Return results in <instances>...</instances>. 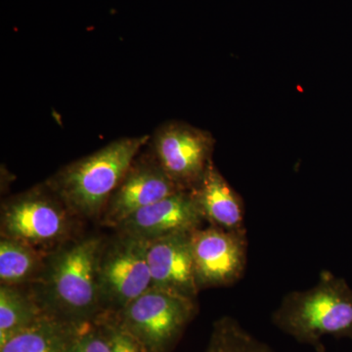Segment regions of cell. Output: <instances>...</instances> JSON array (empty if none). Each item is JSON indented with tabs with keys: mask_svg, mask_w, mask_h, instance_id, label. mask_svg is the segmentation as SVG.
<instances>
[{
	"mask_svg": "<svg viewBox=\"0 0 352 352\" xmlns=\"http://www.w3.org/2000/svg\"><path fill=\"white\" fill-rule=\"evenodd\" d=\"M104 242L97 234L78 235L48 254L43 274L30 286L48 314L82 324L103 312L98 264Z\"/></svg>",
	"mask_w": 352,
	"mask_h": 352,
	"instance_id": "cell-1",
	"label": "cell"
},
{
	"mask_svg": "<svg viewBox=\"0 0 352 352\" xmlns=\"http://www.w3.org/2000/svg\"><path fill=\"white\" fill-rule=\"evenodd\" d=\"M273 325L315 352H326L322 339L352 340V289L323 270L310 289L287 294L271 316Z\"/></svg>",
	"mask_w": 352,
	"mask_h": 352,
	"instance_id": "cell-2",
	"label": "cell"
},
{
	"mask_svg": "<svg viewBox=\"0 0 352 352\" xmlns=\"http://www.w3.org/2000/svg\"><path fill=\"white\" fill-rule=\"evenodd\" d=\"M149 135L113 141L94 154L67 164L46 182L80 220H99Z\"/></svg>",
	"mask_w": 352,
	"mask_h": 352,
	"instance_id": "cell-3",
	"label": "cell"
},
{
	"mask_svg": "<svg viewBox=\"0 0 352 352\" xmlns=\"http://www.w3.org/2000/svg\"><path fill=\"white\" fill-rule=\"evenodd\" d=\"M1 237L50 254L78 235L80 219L46 183L2 204Z\"/></svg>",
	"mask_w": 352,
	"mask_h": 352,
	"instance_id": "cell-4",
	"label": "cell"
},
{
	"mask_svg": "<svg viewBox=\"0 0 352 352\" xmlns=\"http://www.w3.org/2000/svg\"><path fill=\"white\" fill-rule=\"evenodd\" d=\"M197 300L150 288L117 312L144 352H173L198 314Z\"/></svg>",
	"mask_w": 352,
	"mask_h": 352,
	"instance_id": "cell-5",
	"label": "cell"
},
{
	"mask_svg": "<svg viewBox=\"0 0 352 352\" xmlns=\"http://www.w3.org/2000/svg\"><path fill=\"white\" fill-rule=\"evenodd\" d=\"M147 241L116 232L102 247L98 285L103 312H119L151 288Z\"/></svg>",
	"mask_w": 352,
	"mask_h": 352,
	"instance_id": "cell-6",
	"label": "cell"
},
{
	"mask_svg": "<svg viewBox=\"0 0 352 352\" xmlns=\"http://www.w3.org/2000/svg\"><path fill=\"white\" fill-rule=\"evenodd\" d=\"M214 144L208 132L184 122H170L155 132L153 155L177 186L193 190L212 162Z\"/></svg>",
	"mask_w": 352,
	"mask_h": 352,
	"instance_id": "cell-7",
	"label": "cell"
},
{
	"mask_svg": "<svg viewBox=\"0 0 352 352\" xmlns=\"http://www.w3.org/2000/svg\"><path fill=\"white\" fill-rule=\"evenodd\" d=\"M192 254L198 288L228 287L237 283L247 266V232L214 226L191 233Z\"/></svg>",
	"mask_w": 352,
	"mask_h": 352,
	"instance_id": "cell-8",
	"label": "cell"
},
{
	"mask_svg": "<svg viewBox=\"0 0 352 352\" xmlns=\"http://www.w3.org/2000/svg\"><path fill=\"white\" fill-rule=\"evenodd\" d=\"M179 191L153 153L136 157L106 204L99 223L115 230L138 210Z\"/></svg>",
	"mask_w": 352,
	"mask_h": 352,
	"instance_id": "cell-9",
	"label": "cell"
},
{
	"mask_svg": "<svg viewBox=\"0 0 352 352\" xmlns=\"http://www.w3.org/2000/svg\"><path fill=\"white\" fill-rule=\"evenodd\" d=\"M204 222L193 190H182L138 210L115 231L151 242L175 234L193 232L203 227Z\"/></svg>",
	"mask_w": 352,
	"mask_h": 352,
	"instance_id": "cell-10",
	"label": "cell"
},
{
	"mask_svg": "<svg viewBox=\"0 0 352 352\" xmlns=\"http://www.w3.org/2000/svg\"><path fill=\"white\" fill-rule=\"evenodd\" d=\"M191 233L175 234L149 242L148 265L153 288L197 300L200 289L194 270Z\"/></svg>",
	"mask_w": 352,
	"mask_h": 352,
	"instance_id": "cell-11",
	"label": "cell"
},
{
	"mask_svg": "<svg viewBox=\"0 0 352 352\" xmlns=\"http://www.w3.org/2000/svg\"><path fill=\"white\" fill-rule=\"evenodd\" d=\"M193 191L204 219L210 226L232 232H247L242 198L212 162Z\"/></svg>",
	"mask_w": 352,
	"mask_h": 352,
	"instance_id": "cell-12",
	"label": "cell"
},
{
	"mask_svg": "<svg viewBox=\"0 0 352 352\" xmlns=\"http://www.w3.org/2000/svg\"><path fill=\"white\" fill-rule=\"evenodd\" d=\"M80 325L46 314L0 346V352H68Z\"/></svg>",
	"mask_w": 352,
	"mask_h": 352,
	"instance_id": "cell-13",
	"label": "cell"
},
{
	"mask_svg": "<svg viewBox=\"0 0 352 352\" xmlns=\"http://www.w3.org/2000/svg\"><path fill=\"white\" fill-rule=\"evenodd\" d=\"M48 314L31 287L0 286V346Z\"/></svg>",
	"mask_w": 352,
	"mask_h": 352,
	"instance_id": "cell-14",
	"label": "cell"
},
{
	"mask_svg": "<svg viewBox=\"0 0 352 352\" xmlns=\"http://www.w3.org/2000/svg\"><path fill=\"white\" fill-rule=\"evenodd\" d=\"M48 254L20 241L0 240V284L30 287L38 281Z\"/></svg>",
	"mask_w": 352,
	"mask_h": 352,
	"instance_id": "cell-15",
	"label": "cell"
},
{
	"mask_svg": "<svg viewBox=\"0 0 352 352\" xmlns=\"http://www.w3.org/2000/svg\"><path fill=\"white\" fill-rule=\"evenodd\" d=\"M205 352H277L231 316L217 319L212 325V333Z\"/></svg>",
	"mask_w": 352,
	"mask_h": 352,
	"instance_id": "cell-16",
	"label": "cell"
},
{
	"mask_svg": "<svg viewBox=\"0 0 352 352\" xmlns=\"http://www.w3.org/2000/svg\"><path fill=\"white\" fill-rule=\"evenodd\" d=\"M96 320L105 330L111 352H144L135 338L124 327L117 312H102Z\"/></svg>",
	"mask_w": 352,
	"mask_h": 352,
	"instance_id": "cell-17",
	"label": "cell"
},
{
	"mask_svg": "<svg viewBox=\"0 0 352 352\" xmlns=\"http://www.w3.org/2000/svg\"><path fill=\"white\" fill-rule=\"evenodd\" d=\"M68 352H111L107 335L101 324L96 319L82 324Z\"/></svg>",
	"mask_w": 352,
	"mask_h": 352,
	"instance_id": "cell-18",
	"label": "cell"
}]
</instances>
